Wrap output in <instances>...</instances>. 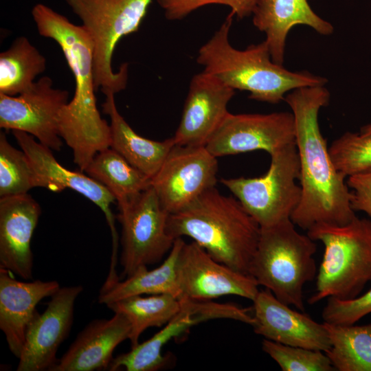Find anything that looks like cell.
<instances>
[{
    "label": "cell",
    "mask_w": 371,
    "mask_h": 371,
    "mask_svg": "<svg viewBox=\"0 0 371 371\" xmlns=\"http://www.w3.org/2000/svg\"><path fill=\"white\" fill-rule=\"evenodd\" d=\"M330 98L323 85L295 89L284 99L294 117L302 190L291 220L305 230L318 224L344 225L357 216L346 177L335 168L319 128V111Z\"/></svg>",
    "instance_id": "6da1fadb"
},
{
    "label": "cell",
    "mask_w": 371,
    "mask_h": 371,
    "mask_svg": "<svg viewBox=\"0 0 371 371\" xmlns=\"http://www.w3.org/2000/svg\"><path fill=\"white\" fill-rule=\"evenodd\" d=\"M32 15L40 35L58 44L73 73L74 95L60 112L58 130L73 151L74 163L84 171L94 156L111 144L110 125L96 104L92 41L82 25L45 4L34 5Z\"/></svg>",
    "instance_id": "7a4b0ae2"
},
{
    "label": "cell",
    "mask_w": 371,
    "mask_h": 371,
    "mask_svg": "<svg viewBox=\"0 0 371 371\" xmlns=\"http://www.w3.org/2000/svg\"><path fill=\"white\" fill-rule=\"evenodd\" d=\"M167 228L173 238H191L214 260L249 274L260 227L234 196L212 188L170 214Z\"/></svg>",
    "instance_id": "3957f363"
},
{
    "label": "cell",
    "mask_w": 371,
    "mask_h": 371,
    "mask_svg": "<svg viewBox=\"0 0 371 371\" xmlns=\"http://www.w3.org/2000/svg\"><path fill=\"white\" fill-rule=\"evenodd\" d=\"M233 15L229 14L212 38L202 45L196 61L204 70L249 98L277 104L295 89L324 86L328 80L306 71H291L274 63L265 41L238 50L229 41Z\"/></svg>",
    "instance_id": "277c9868"
},
{
    "label": "cell",
    "mask_w": 371,
    "mask_h": 371,
    "mask_svg": "<svg viewBox=\"0 0 371 371\" xmlns=\"http://www.w3.org/2000/svg\"><path fill=\"white\" fill-rule=\"evenodd\" d=\"M317 245L300 234L291 219L260 228L249 274L281 302L304 311L303 289L314 280Z\"/></svg>",
    "instance_id": "5b68a950"
},
{
    "label": "cell",
    "mask_w": 371,
    "mask_h": 371,
    "mask_svg": "<svg viewBox=\"0 0 371 371\" xmlns=\"http://www.w3.org/2000/svg\"><path fill=\"white\" fill-rule=\"evenodd\" d=\"M307 234L324 246L316 289L308 299L351 300L371 282V219L356 216L344 225H315Z\"/></svg>",
    "instance_id": "8992f818"
},
{
    "label": "cell",
    "mask_w": 371,
    "mask_h": 371,
    "mask_svg": "<svg viewBox=\"0 0 371 371\" xmlns=\"http://www.w3.org/2000/svg\"><path fill=\"white\" fill-rule=\"evenodd\" d=\"M82 21L93 47L96 90L106 95L126 88L128 64L113 71L112 58L119 41L139 29L153 0H65Z\"/></svg>",
    "instance_id": "52a82bcc"
},
{
    "label": "cell",
    "mask_w": 371,
    "mask_h": 371,
    "mask_svg": "<svg viewBox=\"0 0 371 371\" xmlns=\"http://www.w3.org/2000/svg\"><path fill=\"white\" fill-rule=\"evenodd\" d=\"M271 156L267 172L255 178L222 179L221 182L240 202L260 228L269 227L291 216L302 196L300 161L295 143Z\"/></svg>",
    "instance_id": "ba28073f"
},
{
    "label": "cell",
    "mask_w": 371,
    "mask_h": 371,
    "mask_svg": "<svg viewBox=\"0 0 371 371\" xmlns=\"http://www.w3.org/2000/svg\"><path fill=\"white\" fill-rule=\"evenodd\" d=\"M122 226V277L142 267L159 262L169 253L176 238L168 232L169 213L150 186L128 200L117 203Z\"/></svg>",
    "instance_id": "9c48e42d"
},
{
    "label": "cell",
    "mask_w": 371,
    "mask_h": 371,
    "mask_svg": "<svg viewBox=\"0 0 371 371\" xmlns=\"http://www.w3.org/2000/svg\"><path fill=\"white\" fill-rule=\"evenodd\" d=\"M181 308L163 328L146 341L131 348L111 361L109 370L124 368L127 371H156L167 364L161 354L163 347L192 326L215 319H231L251 325L254 324L252 308L233 304H220L181 297Z\"/></svg>",
    "instance_id": "30bf717a"
},
{
    "label": "cell",
    "mask_w": 371,
    "mask_h": 371,
    "mask_svg": "<svg viewBox=\"0 0 371 371\" xmlns=\"http://www.w3.org/2000/svg\"><path fill=\"white\" fill-rule=\"evenodd\" d=\"M218 168L217 157L205 146L175 144L150 186L162 207L173 214L216 187Z\"/></svg>",
    "instance_id": "8fae6325"
},
{
    "label": "cell",
    "mask_w": 371,
    "mask_h": 371,
    "mask_svg": "<svg viewBox=\"0 0 371 371\" xmlns=\"http://www.w3.org/2000/svg\"><path fill=\"white\" fill-rule=\"evenodd\" d=\"M68 98L69 92L54 88L48 76L17 96L0 93V127L26 132L45 146L60 150L58 117Z\"/></svg>",
    "instance_id": "7c38bea8"
},
{
    "label": "cell",
    "mask_w": 371,
    "mask_h": 371,
    "mask_svg": "<svg viewBox=\"0 0 371 371\" xmlns=\"http://www.w3.org/2000/svg\"><path fill=\"white\" fill-rule=\"evenodd\" d=\"M293 143H295V128L292 112H229L205 146L218 158L256 150L271 155Z\"/></svg>",
    "instance_id": "4fadbf2b"
},
{
    "label": "cell",
    "mask_w": 371,
    "mask_h": 371,
    "mask_svg": "<svg viewBox=\"0 0 371 371\" xmlns=\"http://www.w3.org/2000/svg\"><path fill=\"white\" fill-rule=\"evenodd\" d=\"M177 273L181 297L194 300L208 301L233 295L253 301L260 291L251 275L218 262L194 241L183 243Z\"/></svg>",
    "instance_id": "5bb4252c"
},
{
    "label": "cell",
    "mask_w": 371,
    "mask_h": 371,
    "mask_svg": "<svg viewBox=\"0 0 371 371\" xmlns=\"http://www.w3.org/2000/svg\"><path fill=\"white\" fill-rule=\"evenodd\" d=\"M82 289L81 285L60 287L44 312L36 311L27 328L18 371H52L56 366V352L69 335L75 302Z\"/></svg>",
    "instance_id": "9a60e30c"
},
{
    "label": "cell",
    "mask_w": 371,
    "mask_h": 371,
    "mask_svg": "<svg viewBox=\"0 0 371 371\" xmlns=\"http://www.w3.org/2000/svg\"><path fill=\"white\" fill-rule=\"evenodd\" d=\"M235 89L205 71L189 86L181 118L172 137L175 144L205 146L227 115Z\"/></svg>",
    "instance_id": "2e32d148"
},
{
    "label": "cell",
    "mask_w": 371,
    "mask_h": 371,
    "mask_svg": "<svg viewBox=\"0 0 371 371\" xmlns=\"http://www.w3.org/2000/svg\"><path fill=\"white\" fill-rule=\"evenodd\" d=\"M256 334L285 345L326 352L330 346L324 323L295 311L267 289L259 291L252 301Z\"/></svg>",
    "instance_id": "e0dca14e"
},
{
    "label": "cell",
    "mask_w": 371,
    "mask_h": 371,
    "mask_svg": "<svg viewBox=\"0 0 371 371\" xmlns=\"http://www.w3.org/2000/svg\"><path fill=\"white\" fill-rule=\"evenodd\" d=\"M19 146L27 155L36 175L38 187L54 192L67 188L73 190L98 205L104 212L113 238V251H117V235L111 204L115 201L113 195L102 183L78 171L62 166L55 159L50 148L45 146L26 132L14 130Z\"/></svg>",
    "instance_id": "ac0fdd59"
},
{
    "label": "cell",
    "mask_w": 371,
    "mask_h": 371,
    "mask_svg": "<svg viewBox=\"0 0 371 371\" xmlns=\"http://www.w3.org/2000/svg\"><path fill=\"white\" fill-rule=\"evenodd\" d=\"M41 214L28 194L0 197V267L32 278L31 240Z\"/></svg>",
    "instance_id": "d6986e66"
},
{
    "label": "cell",
    "mask_w": 371,
    "mask_h": 371,
    "mask_svg": "<svg viewBox=\"0 0 371 371\" xmlns=\"http://www.w3.org/2000/svg\"><path fill=\"white\" fill-rule=\"evenodd\" d=\"M11 273L0 267V328L10 352L19 359L36 305L60 286L56 280L19 281Z\"/></svg>",
    "instance_id": "ffe728a7"
},
{
    "label": "cell",
    "mask_w": 371,
    "mask_h": 371,
    "mask_svg": "<svg viewBox=\"0 0 371 371\" xmlns=\"http://www.w3.org/2000/svg\"><path fill=\"white\" fill-rule=\"evenodd\" d=\"M130 333V324L120 313L110 319H95L78 335L52 371L108 369L114 350L128 339Z\"/></svg>",
    "instance_id": "44dd1931"
},
{
    "label": "cell",
    "mask_w": 371,
    "mask_h": 371,
    "mask_svg": "<svg viewBox=\"0 0 371 371\" xmlns=\"http://www.w3.org/2000/svg\"><path fill=\"white\" fill-rule=\"evenodd\" d=\"M253 23L266 35L272 60L282 65L286 40L291 29L298 25L309 26L317 33L330 35L334 27L318 16L307 0H256Z\"/></svg>",
    "instance_id": "7402d4cb"
},
{
    "label": "cell",
    "mask_w": 371,
    "mask_h": 371,
    "mask_svg": "<svg viewBox=\"0 0 371 371\" xmlns=\"http://www.w3.org/2000/svg\"><path fill=\"white\" fill-rule=\"evenodd\" d=\"M114 95L106 93L102 104L104 113L111 120L110 147L151 179L174 146L172 137L159 142L137 134L117 111Z\"/></svg>",
    "instance_id": "603a6c76"
},
{
    "label": "cell",
    "mask_w": 371,
    "mask_h": 371,
    "mask_svg": "<svg viewBox=\"0 0 371 371\" xmlns=\"http://www.w3.org/2000/svg\"><path fill=\"white\" fill-rule=\"evenodd\" d=\"M185 241L177 238L168 256L154 269L142 267L124 280L105 281L98 295L100 304H108L131 296L144 294H169L181 297L177 280V266Z\"/></svg>",
    "instance_id": "cb8c5ba5"
},
{
    "label": "cell",
    "mask_w": 371,
    "mask_h": 371,
    "mask_svg": "<svg viewBox=\"0 0 371 371\" xmlns=\"http://www.w3.org/2000/svg\"><path fill=\"white\" fill-rule=\"evenodd\" d=\"M84 171L107 188L117 203L150 187V179L111 147L98 152Z\"/></svg>",
    "instance_id": "d4e9b609"
},
{
    "label": "cell",
    "mask_w": 371,
    "mask_h": 371,
    "mask_svg": "<svg viewBox=\"0 0 371 371\" xmlns=\"http://www.w3.org/2000/svg\"><path fill=\"white\" fill-rule=\"evenodd\" d=\"M114 313H120L128 321L131 348L139 344L142 333L150 327L166 324L179 312L181 300L169 294L148 297L131 296L106 305Z\"/></svg>",
    "instance_id": "484cf974"
},
{
    "label": "cell",
    "mask_w": 371,
    "mask_h": 371,
    "mask_svg": "<svg viewBox=\"0 0 371 371\" xmlns=\"http://www.w3.org/2000/svg\"><path fill=\"white\" fill-rule=\"evenodd\" d=\"M330 346L325 352L337 371H371V323L339 325L324 322Z\"/></svg>",
    "instance_id": "4316f807"
},
{
    "label": "cell",
    "mask_w": 371,
    "mask_h": 371,
    "mask_svg": "<svg viewBox=\"0 0 371 371\" xmlns=\"http://www.w3.org/2000/svg\"><path fill=\"white\" fill-rule=\"evenodd\" d=\"M46 68V59L25 36L0 54V93L14 96L32 87Z\"/></svg>",
    "instance_id": "83f0119b"
},
{
    "label": "cell",
    "mask_w": 371,
    "mask_h": 371,
    "mask_svg": "<svg viewBox=\"0 0 371 371\" xmlns=\"http://www.w3.org/2000/svg\"><path fill=\"white\" fill-rule=\"evenodd\" d=\"M38 187L36 175L23 150L13 147L0 133V197L27 194Z\"/></svg>",
    "instance_id": "f1b7e54d"
},
{
    "label": "cell",
    "mask_w": 371,
    "mask_h": 371,
    "mask_svg": "<svg viewBox=\"0 0 371 371\" xmlns=\"http://www.w3.org/2000/svg\"><path fill=\"white\" fill-rule=\"evenodd\" d=\"M328 150L335 168L346 177L371 172V133L346 132Z\"/></svg>",
    "instance_id": "f546056e"
},
{
    "label": "cell",
    "mask_w": 371,
    "mask_h": 371,
    "mask_svg": "<svg viewBox=\"0 0 371 371\" xmlns=\"http://www.w3.org/2000/svg\"><path fill=\"white\" fill-rule=\"evenodd\" d=\"M262 349L283 371L335 370L326 354L321 350L285 345L267 339L262 341Z\"/></svg>",
    "instance_id": "4dcf8cb0"
},
{
    "label": "cell",
    "mask_w": 371,
    "mask_h": 371,
    "mask_svg": "<svg viewBox=\"0 0 371 371\" xmlns=\"http://www.w3.org/2000/svg\"><path fill=\"white\" fill-rule=\"evenodd\" d=\"M371 313V288L361 295L351 300L328 297L322 317L324 322L339 324H355Z\"/></svg>",
    "instance_id": "1f68e13d"
},
{
    "label": "cell",
    "mask_w": 371,
    "mask_h": 371,
    "mask_svg": "<svg viewBox=\"0 0 371 371\" xmlns=\"http://www.w3.org/2000/svg\"><path fill=\"white\" fill-rule=\"evenodd\" d=\"M256 0H157L168 20H180L193 11L210 4H221L231 8L238 19L252 14Z\"/></svg>",
    "instance_id": "d6a6232c"
},
{
    "label": "cell",
    "mask_w": 371,
    "mask_h": 371,
    "mask_svg": "<svg viewBox=\"0 0 371 371\" xmlns=\"http://www.w3.org/2000/svg\"><path fill=\"white\" fill-rule=\"evenodd\" d=\"M346 182L353 210L363 212L371 218V172L348 177Z\"/></svg>",
    "instance_id": "836d02e7"
},
{
    "label": "cell",
    "mask_w": 371,
    "mask_h": 371,
    "mask_svg": "<svg viewBox=\"0 0 371 371\" xmlns=\"http://www.w3.org/2000/svg\"><path fill=\"white\" fill-rule=\"evenodd\" d=\"M361 133H371V124L363 126L360 129Z\"/></svg>",
    "instance_id": "e575fe53"
}]
</instances>
